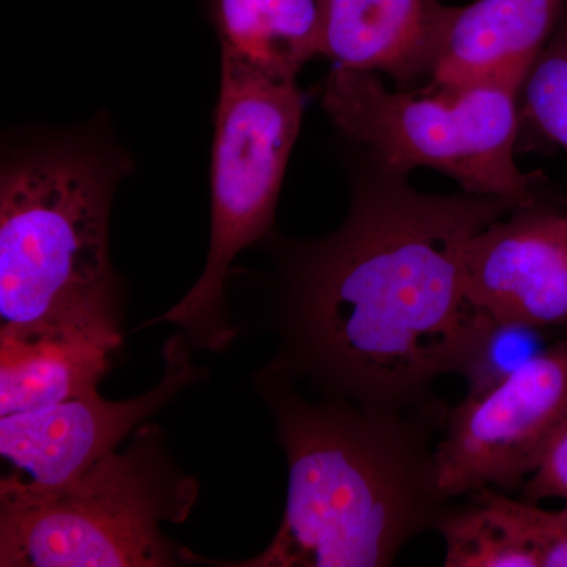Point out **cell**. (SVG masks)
Segmentation results:
<instances>
[{
	"label": "cell",
	"instance_id": "cell-1",
	"mask_svg": "<svg viewBox=\"0 0 567 567\" xmlns=\"http://www.w3.org/2000/svg\"><path fill=\"white\" fill-rule=\"evenodd\" d=\"M353 182L342 226L287 245L267 365L375 410L434 404L488 317L465 295L466 245L518 207L505 197L425 194L375 158Z\"/></svg>",
	"mask_w": 567,
	"mask_h": 567
},
{
	"label": "cell",
	"instance_id": "cell-2",
	"mask_svg": "<svg viewBox=\"0 0 567 567\" xmlns=\"http://www.w3.org/2000/svg\"><path fill=\"white\" fill-rule=\"evenodd\" d=\"M267 402L289 464L281 527L262 554L229 567H386L457 498L440 487L435 446L450 409L375 410L317 393L265 368Z\"/></svg>",
	"mask_w": 567,
	"mask_h": 567
},
{
	"label": "cell",
	"instance_id": "cell-3",
	"mask_svg": "<svg viewBox=\"0 0 567 567\" xmlns=\"http://www.w3.org/2000/svg\"><path fill=\"white\" fill-rule=\"evenodd\" d=\"M123 163L95 142L52 140L0 175V319L28 324L122 308L110 215Z\"/></svg>",
	"mask_w": 567,
	"mask_h": 567
},
{
	"label": "cell",
	"instance_id": "cell-4",
	"mask_svg": "<svg viewBox=\"0 0 567 567\" xmlns=\"http://www.w3.org/2000/svg\"><path fill=\"white\" fill-rule=\"evenodd\" d=\"M199 484L175 465L153 424L73 483L50 492L0 491L2 567H167L186 548L162 525L182 524Z\"/></svg>",
	"mask_w": 567,
	"mask_h": 567
},
{
	"label": "cell",
	"instance_id": "cell-5",
	"mask_svg": "<svg viewBox=\"0 0 567 567\" xmlns=\"http://www.w3.org/2000/svg\"><path fill=\"white\" fill-rule=\"evenodd\" d=\"M520 87L484 80L391 92L380 74L334 65L322 104L339 132L390 169L431 167L464 193L532 205L535 177L514 158Z\"/></svg>",
	"mask_w": 567,
	"mask_h": 567
},
{
	"label": "cell",
	"instance_id": "cell-6",
	"mask_svg": "<svg viewBox=\"0 0 567 567\" xmlns=\"http://www.w3.org/2000/svg\"><path fill=\"white\" fill-rule=\"evenodd\" d=\"M301 112L295 78L275 76L221 54L207 262L193 289L156 320L181 328L196 349L221 350L234 339L226 278L235 257L274 224Z\"/></svg>",
	"mask_w": 567,
	"mask_h": 567
},
{
	"label": "cell",
	"instance_id": "cell-7",
	"mask_svg": "<svg viewBox=\"0 0 567 567\" xmlns=\"http://www.w3.org/2000/svg\"><path fill=\"white\" fill-rule=\"evenodd\" d=\"M567 425V336L487 393L447 412L435 446L440 487L461 498L524 486Z\"/></svg>",
	"mask_w": 567,
	"mask_h": 567
},
{
	"label": "cell",
	"instance_id": "cell-8",
	"mask_svg": "<svg viewBox=\"0 0 567 567\" xmlns=\"http://www.w3.org/2000/svg\"><path fill=\"white\" fill-rule=\"evenodd\" d=\"M158 385L128 401H106L99 390L35 410L0 416V454L11 470L0 491L50 492L73 483L115 451L142 421L199 380L185 336L164 346Z\"/></svg>",
	"mask_w": 567,
	"mask_h": 567
},
{
	"label": "cell",
	"instance_id": "cell-9",
	"mask_svg": "<svg viewBox=\"0 0 567 567\" xmlns=\"http://www.w3.org/2000/svg\"><path fill=\"white\" fill-rule=\"evenodd\" d=\"M464 282L491 319L567 330V215L532 204L492 223L466 245Z\"/></svg>",
	"mask_w": 567,
	"mask_h": 567
},
{
	"label": "cell",
	"instance_id": "cell-10",
	"mask_svg": "<svg viewBox=\"0 0 567 567\" xmlns=\"http://www.w3.org/2000/svg\"><path fill=\"white\" fill-rule=\"evenodd\" d=\"M122 308L0 328V416L99 390L122 346Z\"/></svg>",
	"mask_w": 567,
	"mask_h": 567
},
{
	"label": "cell",
	"instance_id": "cell-11",
	"mask_svg": "<svg viewBox=\"0 0 567 567\" xmlns=\"http://www.w3.org/2000/svg\"><path fill=\"white\" fill-rule=\"evenodd\" d=\"M450 9L439 0H324L320 55L406 87L434 73Z\"/></svg>",
	"mask_w": 567,
	"mask_h": 567
},
{
	"label": "cell",
	"instance_id": "cell-12",
	"mask_svg": "<svg viewBox=\"0 0 567 567\" xmlns=\"http://www.w3.org/2000/svg\"><path fill=\"white\" fill-rule=\"evenodd\" d=\"M567 0H476L451 7L435 85L484 80L524 82Z\"/></svg>",
	"mask_w": 567,
	"mask_h": 567
},
{
	"label": "cell",
	"instance_id": "cell-13",
	"mask_svg": "<svg viewBox=\"0 0 567 567\" xmlns=\"http://www.w3.org/2000/svg\"><path fill=\"white\" fill-rule=\"evenodd\" d=\"M221 54L275 76L295 78L320 55L324 0H215Z\"/></svg>",
	"mask_w": 567,
	"mask_h": 567
},
{
	"label": "cell",
	"instance_id": "cell-14",
	"mask_svg": "<svg viewBox=\"0 0 567 567\" xmlns=\"http://www.w3.org/2000/svg\"><path fill=\"white\" fill-rule=\"evenodd\" d=\"M454 503L436 532L445 567H544L539 507L486 487Z\"/></svg>",
	"mask_w": 567,
	"mask_h": 567
},
{
	"label": "cell",
	"instance_id": "cell-15",
	"mask_svg": "<svg viewBox=\"0 0 567 567\" xmlns=\"http://www.w3.org/2000/svg\"><path fill=\"white\" fill-rule=\"evenodd\" d=\"M518 104L540 134L567 152V2L550 39L529 65Z\"/></svg>",
	"mask_w": 567,
	"mask_h": 567
},
{
	"label": "cell",
	"instance_id": "cell-16",
	"mask_svg": "<svg viewBox=\"0 0 567 567\" xmlns=\"http://www.w3.org/2000/svg\"><path fill=\"white\" fill-rule=\"evenodd\" d=\"M540 331L544 330L488 317L461 369L468 382L470 398L487 393L546 349L539 344Z\"/></svg>",
	"mask_w": 567,
	"mask_h": 567
},
{
	"label": "cell",
	"instance_id": "cell-17",
	"mask_svg": "<svg viewBox=\"0 0 567 567\" xmlns=\"http://www.w3.org/2000/svg\"><path fill=\"white\" fill-rule=\"evenodd\" d=\"M522 495L525 502L535 505L547 498L563 499L567 505V425L522 486Z\"/></svg>",
	"mask_w": 567,
	"mask_h": 567
},
{
	"label": "cell",
	"instance_id": "cell-18",
	"mask_svg": "<svg viewBox=\"0 0 567 567\" xmlns=\"http://www.w3.org/2000/svg\"><path fill=\"white\" fill-rule=\"evenodd\" d=\"M543 537L544 567H567V505L559 511H537Z\"/></svg>",
	"mask_w": 567,
	"mask_h": 567
}]
</instances>
